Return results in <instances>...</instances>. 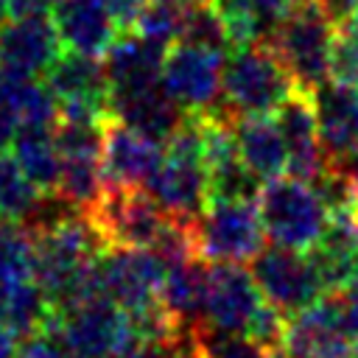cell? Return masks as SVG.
I'll list each match as a JSON object with an SVG mask.
<instances>
[{
	"instance_id": "cell-1",
	"label": "cell",
	"mask_w": 358,
	"mask_h": 358,
	"mask_svg": "<svg viewBox=\"0 0 358 358\" xmlns=\"http://www.w3.org/2000/svg\"><path fill=\"white\" fill-rule=\"evenodd\" d=\"M36 235V282L48 294L53 310L98 285V257L106 243L87 218L70 213L59 224Z\"/></svg>"
},
{
	"instance_id": "cell-2",
	"label": "cell",
	"mask_w": 358,
	"mask_h": 358,
	"mask_svg": "<svg viewBox=\"0 0 358 358\" xmlns=\"http://www.w3.org/2000/svg\"><path fill=\"white\" fill-rule=\"evenodd\" d=\"M338 28V20L322 6V0H296L268 34L266 45L291 76L296 92L313 95L324 81H330Z\"/></svg>"
},
{
	"instance_id": "cell-3",
	"label": "cell",
	"mask_w": 358,
	"mask_h": 358,
	"mask_svg": "<svg viewBox=\"0 0 358 358\" xmlns=\"http://www.w3.org/2000/svg\"><path fill=\"white\" fill-rule=\"evenodd\" d=\"M53 327L73 358H123L143 341L131 316L103 294L101 280L87 294L56 308Z\"/></svg>"
},
{
	"instance_id": "cell-4",
	"label": "cell",
	"mask_w": 358,
	"mask_h": 358,
	"mask_svg": "<svg viewBox=\"0 0 358 358\" xmlns=\"http://www.w3.org/2000/svg\"><path fill=\"white\" fill-rule=\"evenodd\" d=\"M257 213L266 238L274 246L308 252L330 227V210L319 190L296 176H277L263 182L257 193Z\"/></svg>"
},
{
	"instance_id": "cell-5",
	"label": "cell",
	"mask_w": 358,
	"mask_h": 358,
	"mask_svg": "<svg viewBox=\"0 0 358 358\" xmlns=\"http://www.w3.org/2000/svg\"><path fill=\"white\" fill-rule=\"evenodd\" d=\"M296 92L291 76L266 42L235 45L224 59L221 98L227 109L241 115H271Z\"/></svg>"
},
{
	"instance_id": "cell-6",
	"label": "cell",
	"mask_w": 358,
	"mask_h": 358,
	"mask_svg": "<svg viewBox=\"0 0 358 358\" xmlns=\"http://www.w3.org/2000/svg\"><path fill=\"white\" fill-rule=\"evenodd\" d=\"M193 235L204 263H252L266 238L257 201H210L193 221Z\"/></svg>"
},
{
	"instance_id": "cell-7",
	"label": "cell",
	"mask_w": 358,
	"mask_h": 358,
	"mask_svg": "<svg viewBox=\"0 0 358 358\" xmlns=\"http://www.w3.org/2000/svg\"><path fill=\"white\" fill-rule=\"evenodd\" d=\"M106 249L134 246L151 249L168 221V213L145 187H103L101 199L87 210Z\"/></svg>"
},
{
	"instance_id": "cell-8",
	"label": "cell",
	"mask_w": 358,
	"mask_h": 358,
	"mask_svg": "<svg viewBox=\"0 0 358 358\" xmlns=\"http://www.w3.org/2000/svg\"><path fill=\"white\" fill-rule=\"evenodd\" d=\"M249 271L263 299L285 316H296L324 294V285L308 252L271 243V249H260V255L249 263Z\"/></svg>"
},
{
	"instance_id": "cell-9",
	"label": "cell",
	"mask_w": 358,
	"mask_h": 358,
	"mask_svg": "<svg viewBox=\"0 0 358 358\" xmlns=\"http://www.w3.org/2000/svg\"><path fill=\"white\" fill-rule=\"evenodd\" d=\"M224 59V53L190 42L171 45L162 62V87L187 115H204L221 103Z\"/></svg>"
},
{
	"instance_id": "cell-10",
	"label": "cell",
	"mask_w": 358,
	"mask_h": 358,
	"mask_svg": "<svg viewBox=\"0 0 358 358\" xmlns=\"http://www.w3.org/2000/svg\"><path fill=\"white\" fill-rule=\"evenodd\" d=\"M165 148L157 137L117 120H103V143H101V171L106 187H143L148 176L162 162Z\"/></svg>"
},
{
	"instance_id": "cell-11",
	"label": "cell",
	"mask_w": 358,
	"mask_h": 358,
	"mask_svg": "<svg viewBox=\"0 0 358 358\" xmlns=\"http://www.w3.org/2000/svg\"><path fill=\"white\" fill-rule=\"evenodd\" d=\"M282 352L288 358H352V336L344 327L333 291L299 310L285 324Z\"/></svg>"
},
{
	"instance_id": "cell-12",
	"label": "cell",
	"mask_w": 358,
	"mask_h": 358,
	"mask_svg": "<svg viewBox=\"0 0 358 358\" xmlns=\"http://www.w3.org/2000/svg\"><path fill=\"white\" fill-rule=\"evenodd\" d=\"M263 302L266 299L243 263H210L204 324L246 336Z\"/></svg>"
},
{
	"instance_id": "cell-13",
	"label": "cell",
	"mask_w": 358,
	"mask_h": 358,
	"mask_svg": "<svg viewBox=\"0 0 358 358\" xmlns=\"http://www.w3.org/2000/svg\"><path fill=\"white\" fill-rule=\"evenodd\" d=\"M62 53V39L48 14L11 17L0 31V70L11 78H36Z\"/></svg>"
},
{
	"instance_id": "cell-14",
	"label": "cell",
	"mask_w": 358,
	"mask_h": 358,
	"mask_svg": "<svg viewBox=\"0 0 358 358\" xmlns=\"http://www.w3.org/2000/svg\"><path fill=\"white\" fill-rule=\"evenodd\" d=\"M274 120H277L282 140H285V148H288L291 176L305 179V182L319 179L330 168V159H327L324 145H322L313 98L305 92H294L288 101H282Z\"/></svg>"
},
{
	"instance_id": "cell-15",
	"label": "cell",
	"mask_w": 358,
	"mask_h": 358,
	"mask_svg": "<svg viewBox=\"0 0 358 358\" xmlns=\"http://www.w3.org/2000/svg\"><path fill=\"white\" fill-rule=\"evenodd\" d=\"M310 98L324 154L330 165H341L358 154V87L330 78Z\"/></svg>"
},
{
	"instance_id": "cell-16",
	"label": "cell",
	"mask_w": 358,
	"mask_h": 358,
	"mask_svg": "<svg viewBox=\"0 0 358 358\" xmlns=\"http://www.w3.org/2000/svg\"><path fill=\"white\" fill-rule=\"evenodd\" d=\"M53 25L67 50L101 56L117 39V20L109 0H59L53 6Z\"/></svg>"
},
{
	"instance_id": "cell-17",
	"label": "cell",
	"mask_w": 358,
	"mask_h": 358,
	"mask_svg": "<svg viewBox=\"0 0 358 358\" xmlns=\"http://www.w3.org/2000/svg\"><path fill=\"white\" fill-rule=\"evenodd\" d=\"M109 115L157 137L159 143H165L187 117V112L162 87V78L157 84H145L137 90L109 92Z\"/></svg>"
},
{
	"instance_id": "cell-18",
	"label": "cell",
	"mask_w": 358,
	"mask_h": 358,
	"mask_svg": "<svg viewBox=\"0 0 358 358\" xmlns=\"http://www.w3.org/2000/svg\"><path fill=\"white\" fill-rule=\"evenodd\" d=\"M207 277H210V266H204V260L199 257L168 266L162 285V308L173 322L179 338L190 336L196 327L204 324Z\"/></svg>"
},
{
	"instance_id": "cell-19",
	"label": "cell",
	"mask_w": 358,
	"mask_h": 358,
	"mask_svg": "<svg viewBox=\"0 0 358 358\" xmlns=\"http://www.w3.org/2000/svg\"><path fill=\"white\" fill-rule=\"evenodd\" d=\"M168 48L157 45L140 34L117 36L103 53V67L109 76V92L137 90L145 84H157L162 78V62Z\"/></svg>"
},
{
	"instance_id": "cell-20",
	"label": "cell",
	"mask_w": 358,
	"mask_h": 358,
	"mask_svg": "<svg viewBox=\"0 0 358 358\" xmlns=\"http://www.w3.org/2000/svg\"><path fill=\"white\" fill-rule=\"evenodd\" d=\"M235 137L243 165L260 179H277L288 171V148L277 120L268 115H241L235 117Z\"/></svg>"
},
{
	"instance_id": "cell-21",
	"label": "cell",
	"mask_w": 358,
	"mask_h": 358,
	"mask_svg": "<svg viewBox=\"0 0 358 358\" xmlns=\"http://www.w3.org/2000/svg\"><path fill=\"white\" fill-rule=\"evenodd\" d=\"M45 84L50 92L62 101H84V103H101L109 106V76L103 62L98 56L87 53H59V59L45 73Z\"/></svg>"
},
{
	"instance_id": "cell-22",
	"label": "cell",
	"mask_w": 358,
	"mask_h": 358,
	"mask_svg": "<svg viewBox=\"0 0 358 358\" xmlns=\"http://www.w3.org/2000/svg\"><path fill=\"white\" fill-rule=\"evenodd\" d=\"M36 282V235L20 221H0V319Z\"/></svg>"
},
{
	"instance_id": "cell-23",
	"label": "cell",
	"mask_w": 358,
	"mask_h": 358,
	"mask_svg": "<svg viewBox=\"0 0 358 358\" xmlns=\"http://www.w3.org/2000/svg\"><path fill=\"white\" fill-rule=\"evenodd\" d=\"M53 129L56 126H20L11 143V154L42 193H53L62 173V154Z\"/></svg>"
},
{
	"instance_id": "cell-24",
	"label": "cell",
	"mask_w": 358,
	"mask_h": 358,
	"mask_svg": "<svg viewBox=\"0 0 358 358\" xmlns=\"http://www.w3.org/2000/svg\"><path fill=\"white\" fill-rule=\"evenodd\" d=\"M103 171L101 157L95 154H73L62 157V173L53 193H59L73 210L87 213L103 193Z\"/></svg>"
},
{
	"instance_id": "cell-25",
	"label": "cell",
	"mask_w": 358,
	"mask_h": 358,
	"mask_svg": "<svg viewBox=\"0 0 358 358\" xmlns=\"http://www.w3.org/2000/svg\"><path fill=\"white\" fill-rule=\"evenodd\" d=\"M45 193L22 171L14 154L0 151V221H28Z\"/></svg>"
},
{
	"instance_id": "cell-26",
	"label": "cell",
	"mask_w": 358,
	"mask_h": 358,
	"mask_svg": "<svg viewBox=\"0 0 358 358\" xmlns=\"http://www.w3.org/2000/svg\"><path fill=\"white\" fill-rule=\"evenodd\" d=\"M196 3L199 0H145L131 22V31L171 48L173 42H179L185 20Z\"/></svg>"
},
{
	"instance_id": "cell-27",
	"label": "cell",
	"mask_w": 358,
	"mask_h": 358,
	"mask_svg": "<svg viewBox=\"0 0 358 358\" xmlns=\"http://www.w3.org/2000/svg\"><path fill=\"white\" fill-rule=\"evenodd\" d=\"M179 42H190V45H199V48H207V50H215L224 56L229 48H235L229 28H227L224 17L218 14V8L213 6V0H199L190 8Z\"/></svg>"
},
{
	"instance_id": "cell-28",
	"label": "cell",
	"mask_w": 358,
	"mask_h": 358,
	"mask_svg": "<svg viewBox=\"0 0 358 358\" xmlns=\"http://www.w3.org/2000/svg\"><path fill=\"white\" fill-rule=\"evenodd\" d=\"M17 81L0 70V151H6L17 131H20V112H17Z\"/></svg>"
},
{
	"instance_id": "cell-29",
	"label": "cell",
	"mask_w": 358,
	"mask_h": 358,
	"mask_svg": "<svg viewBox=\"0 0 358 358\" xmlns=\"http://www.w3.org/2000/svg\"><path fill=\"white\" fill-rule=\"evenodd\" d=\"M20 358H73V355L64 347V341L59 338V333L53 327V319H50L48 327H42V330H36V333L22 338Z\"/></svg>"
},
{
	"instance_id": "cell-30",
	"label": "cell",
	"mask_w": 358,
	"mask_h": 358,
	"mask_svg": "<svg viewBox=\"0 0 358 358\" xmlns=\"http://www.w3.org/2000/svg\"><path fill=\"white\" fill-rule=\"evenodd\" d=\"M330 78L358 87V45H355L352 39H347V36L341 34V28H338V39H336V45H333Z\"/></svg>"
},
{
	"instance_id": "cell-31",
	"label": "cell",
	"mask_w": 358,
	"mask_h": 358,
	"mask_svg": "<svg viewBox=\"0 0 358 358\" xmlns=\"http://www.w3.org/2000/svg\"><path fill=\"white\" fill-rule=\"evenodd\" d=\"M333 296L338 302L344 327L350 330L352 338H358V277H352L347 285H341L338 291H333Z\"/></svg>"
},
{
	"instance_id": "cell-32",
	"label": "cell",
	"mask_w": 358,
	"mask_h": 358,
	"mask_svg": "<svg viewBox=\"0 0 358 358\" xmlns=\"http://www.w3.org/2000/svg\"><path fill=\"white\" fill-rule=\"evenodd\" d=\"M123 358H179V352H176L173 341H140Z\"/></svg>"
},
{
	"instance_id": "cell-33",
	"label": "cell",
	"mask_w": 358,
	"mask_h": 358,
	"mask_svg": "<svg viewBox=\"0 0 358 358\" xmlns=\"http://www.w3.org/2000/svg\"><path fill=\"white\" fill-rule=\"evenodd\" d=\"M8 17H31V14H48L59 0H6Z\"/></svg>"
},
{
	"instance_id": "cell-34",
	"label": "cell",
	"mask_w": 358,
	"mask_h": 358,
	"mask_svg": "<svg viewBox=\"0 0 358 358\" xmlns=\"http://www.w3.org/2000/svg\"><path fill=\"white\" fill-rule=\"evenodd\" d=\"M0 358H20V344H17V333L0 322Z\"/></svg>"
},
{
	"instance_id": "cell-35",
	"label": "cell",
	"mask_w": 358,
	"mask_h": 358,
	"mask_svg": "<svg viewBox=\"0 0 358 358\" xmlns=\"http://www.w3.org/2000/svg\"><path fill=\"white\" fill-rule=\"evenodd\" d=\"M322 6H324V8L338 20V25H341V22L350 17V11L358 6V0H322Z\"/></svg>"
},
{
	"instance_id": "cell-36",
	"label": "cell",
	"mask_w": 358,
	"mask_h": 358,
	"mask_svg": "<svg viewBox=\"0 0 358 358\" xmlns=\"http://www.w3.org/2000/svg\"><path fill=\"white\" fill-rule=\"evenodd\" d=\"M176 344V352H179V358H207L199 347H196V341H193V333L190 336H185V338H179V341H173Z\"/></svg>"
},
{
	"instance_id": "cell-37",
	"label": "cell",
	"mask_w": 358,
	"mask_h": 358,
	"mask_svg": "<svg viewBox=\"0 0 358 358\" xmlns=\"http://www.w3.org/2000/svg\"><path fill=\"white\" fill-rule=\"evenodd\" d=\"M341 34L358 45V6H355V8L350 11V17L341 22Z\"/></svg>"
},
{
	"instance_id": "cell-38",
	"label": "cell",
	"mask_w": 358,
	"mask_h": 358,
	"mask_svg": "<svg viewBox=\"0 0 358 358\" xmlns=\"http://www.w3.org/2000/svg\"><path fill=\"white\" fill-rule=\"evenodd\" d=\"M352 358H358V341L352 344Z\"/></svg>"
}]
</instances>
